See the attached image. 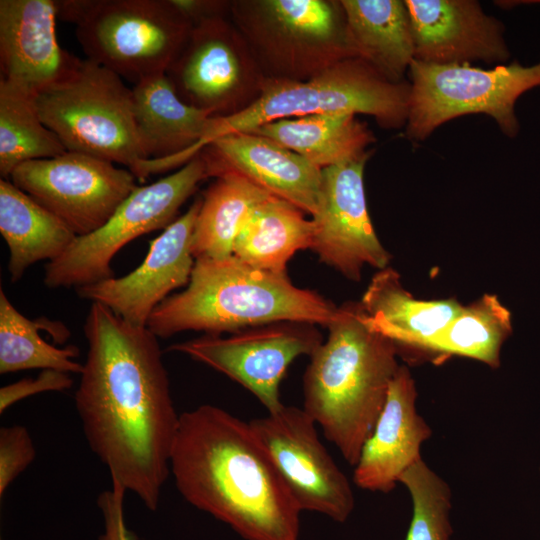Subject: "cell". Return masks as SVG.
<instances>
[{"label":"cell","mask_w":540,"mask_h":540,"mask_svg":"<svg viewBox=\"0 0 540 540\" xmlns=\"http://www.w3.org/2000/svg\"><path fill=\"white\" fill-rule=\"evenodd\" d=\"M83 329L88 352L75 406L88 445L111 482L156 511L180 420L158 337L96 302Z\"/></svg>","instance_id":"obj_1"},{"label":"cell","mask_w":540,"mask_h":540,"mask_svg":"<svg viewBox=\"0 0 540 540\" xmlns=\"http://www.w3.org/2000/svg\"><path fill=\"white\" fill-rule=\"evenodd\" d=\"M170 474L188 503L246 540H298L300 508L249 423L226 410L180 414Z\"/></svg>","instance_id":"obj_2"},{"label":"cell","mask_w":540,"mask_h":540,"mask_svg":"<svg viewBox=\"0 0 540 540\" xmlns=\"http://www.w3.org/2000/svg\"><path fill=\"white\" fill-rule=\"evenodd\" d=\"M327 328L304 373L303 409L355 466L400 367L398 349L366 324L360 302L337 307Z\"/></svg>","instance_id":"obj_3"},{"label":"cell","mask_w":540,"mask_h":540,"mask_svg":"<svg viewBox=\"0 0 540 540\" xmlns=\"http://www.w3.org/2000/svg\"><path fill=\"white\" fill-rule=\"evenodd\" d=\"M336 311L317 292L295 286L287 273L261 270L231 255L196 259L186 288L160 303L146 327L160 338L188 330L232 334L282 321L327 327Z\"/></svg>","instance_id":"obj_4"},{"label":"cell","mask_w":540,"mask_h":540,"mask_svg":"<svg viewBox=\"0 0 540 540\" xmlns=\"http://www.w3.org/2000/svg\"><path fill=\"white\" fill-rule=\"evenodd\" d=\"M410 99V81L392 82L352 57L308 80L265 79L259 97L247 108L210 119L202 144L278 119L334 112L367 114L383 128L398 129L407 123Z\"/></svg>","instance_id":"obj_5"},{"label":"cell","mask_w":540,"mask_h":540,"mask_svg":"<svg viewBox=\"0 0 540 540\" xmlns=\"http://www.w3.org/2000/svg\"><path fill=\"white\" fill-rule=\"evenodd\" d=\"M86 58L134 84L166 74L193 24L172 0H55Z\"/></svg>","instance_id":"obj_6"},{"label":"cell","mask_w":540,"mask_h":540,"mask_svg":"<svg viewBox=\"0 0 540 540\" xmlns=\"http://www.w3.org/2000/svg\"><path fill=\"white\" fill-rule=\"evenodd\" d=\"M229 14L265 79L304 81L355 57L341 1H231Z\"/></svg>","instance_id":"obj_7"},{"label":"cell","mask_w":540,"mask_h":540,"mask_svg":"<svg viewBox=\"0 0 540 540\" xmlns=\"http://www.w3.org/2000/svg\"><path fill=\"white\" fill-rule=\"evenodd\" d=\"M36 104L43 123L68 152L124 165L138 178L148 158L136 127L132 89L119 75L82 59L69 77L40 93Z\"/></svg>","instance_id":"obj_8"},{"label":"cell","mask_w":540,"mask_h":540,"mask_svg":"<svg viewBox=\"0 0 540 540\" xmlns=\"http://www.w3.org/2000/svg\"><path fill=\"white\" fill-rule=\"evenodd\" d=\"M408 72L411 99L405 134L413 142L424 141L445 122L478 113L493 118L504 135L515 138L520 132L516 101L540 87V61L484 69L413 60Z\"/></svg>","instance_id":"obj_9"},{"label":"cell","mask_w":540,"mask_h":540,"mask_svg":"<svg viewBox=\"0 0 540 540\" xmlns=\"http://www.w3.org/2000/svg\"><path fill=\"white\" fill-rule=\"evenodd\" d=\"M206 178L207 166L199 153L178 171L137 186L101 228L77 236L60 257L46 263L44 284L76 289L113 277L114 256L132 240L167 228Z\"/></svg>","instance_id":"obj_10"},{"label":"cell","mask_w":540,"mask_h":540,"mask_svg":"<svg viewBox=\"0 0 540 540\" xmlns=\"http://www.w3.org/2000/svg\"><path fill=\"white\" fill-rule=\"evenodd\" d=\"M166 75L181 100L212 117L247 108L265 81L244 37L226 17L194 25Z\"/></svg>","instance_id":"obj_11"},{"label":"cell","mask_w":540,"mask_h":540,"mask_svg":"<svg viewBox=\"0 0 540 540\" xmlns=\"http://www.w3.org/2000/svg\"><path fill=\"white\" fill-rule=\"evenodd\" d=\"M9 179L61 219L76 236L101 228L137 187L129 170L68 151L22 163Z\"/></svg>","instance_id":"obj_12"},{"label":"cell","mask_w":540,"mask_h":540,"mask_svg":"<svg viewBox=\"0 0 540 540\" xmlns=\"http://www.w3.org/2000/svg\"><path fill=\"white\" fill-rule=\"evenodd\" d=\"M301 511L344 522L355 505L351 484L302 408L282 405L248 422Z\"/></svg>","instance_id":"obj_13"},{"label":"cell","mask_w":540,"mask_h":540,"mask_svg":"<svg viewBox=\"0 0 540 540\" xmlns=\"http://www.w3.org/2000/svg\"><path fill=\"white\" fill-rule=\"evenodd\" d=\"M323 342L316 325L282 321L244 329L227 337L204 334L176 343L169 351L183 353L242 385L267 409L278 410L280 383L289 365Z\"/></svg>","instance_id":"obj_14"},{"label":"cell","mask_w":540,"mask_h":540,"mask_svg":"<svg viewBox=\"0 0 540 540\" xmlns=\"http://www.w3.org/2000/svg\"><path fill=\"white\" fill-rule=\"evenodd\" d=\"M368 157L322 169L310 249L319 261L359 281L364 265L388 267L389 252L379 241L368 213L364 167Z\"/></svg>","instance_id":"obj_15"},{"label":"cell","mask_w":540,"mask_h":540,"mask_svg":"<svg viewBox=\"0 0 540 540\" xmlns=\"http://www.w3.org/2000/svg\"><path fill=\"white\" fill-rule=\"evenodd\" d=\"M202 197L150 243L139 267L122 277L76 288L83 299L100 303L126 322L146 327L155 310L170 293L189 283L195 258L191 251L195 222Z\"/></svg>","instance_id":"obj_16"},{"label":"cell","mask_w":540,"mask_h":540,"mask_svg":"<svg viewBox=\"0 0 540 540\" xmlns=\"http://www.w3.org/2000/svg\"><path fill=\"white\" fill-rule=\"evenodd\" d=\"M414 60L433 64L502 65L511 56L505 26L474 0H405Z\"/></svg>","instance_id":"obj_17"},{"label":"cell","mask_w":540,"mask_h":540,"mask_svg":"<svg viewBox=\"0 0 540 540\" xmlns=\"http://www.w3.org/2000/svg\"><path fill=\"white\" fill-rule=\"evenodd\" d=\"M55 0H0L1 78L38 96L81 63L56 38Z\"/></svg>","instance_id":"obj_18"},{"label":"cell","mask_w":540,"mask_h":540,"mask_svg":"<svg viewBox=\"0 0 540 540\" xmlns=\"http://www.w3.org/2000/svg\"><path fill=\"white\" fill-rule=\"evenodd\" d=\"M200 153L208 177L236 174L306 214L316 213L322 169L270 139L233 133L214 139Z\"/></svg>","instance_id":"obj_19"},{"label":"cell","mask_w":540,"mask_h":540,"mask_svg":"<svg viewBox=\"0 0 540 540\" xmlns=\"http://www.w3.org/2000/svg\"><path fill=\"white\" fill-rule=\"evenodd\" d=\"M416 400L415 380L407 366H400L354 466L353 482L359 488L388 493L404 471L422 459L420 448L432 429L417 412Z\"/></svg>","instance_id":"obj_20"},{"label":"cell","mask_w":540,"mask_h":540,"mask_svg":"<svg viewBox=\"0 0 540 540\" xmlns=\"http://www.w3.org/2000/svg\"><path fill=\"white\" fill-rule=\"evenodd\" d=\"M132 101L148 160L182 157L188 163L204 148L202 141L211 114L181 100L166 74L134 84Z\"/></svg>","instance_id":"obj_21"},{"label":"cell","mask_w":540,"mask_h":540,"mask_svg":"<svg viewBox=\"0 0 540 540\" xmlns=\"http://www.w3.org/2000/svg\"><path fill=\"white\" fill-rule=\"evenodd\" d=\"M360 305L366 324L391 340L398 353L399 349L423 351L463 308L456 299H415L390 267L372 277Z\"/></svg>","instance_id":"obj_22"},{"label":"cell","mask_w":540,"mask_h":540,"mask_svg":"<svg viewBox=\"0 0 540 540\" xmlns=\"http://www.w3.org/2000/svg\"><path fill=\"white\" fill-rule=\"evenodd\" d=\"M355 57L388 80H405L414 60L409 12L400 0H341Z\"/></svg>","instance_id":"obj_23"},{"label":"cell","mask_w":540,"mask_h":540,"mask_svg":"<svg viewBox=\"0 0 540 540\" xmlns=\"http://www.w3.org/2000/svg\"><path fill=\"white\" fill-rule=\"evenodd\" d=\"M251 133L263 136L324 169L369 157L375 137L355 114L334 112L283 118Z\"/></svg>","instance_id":"obj_24"},{"label":"cell","mask_w":540,"mask_h":540,"mask_svg":"<svg viewBox=\"0 0 540 540\" xmlns=\"http://www.w3.org/2000/svg\"><path fill=\"white\" fill-rule=\"evenodd\" d=\"M0 233L9 249L11 282L20 280L33 264L60 257L77 237L61 219L3 178Z\"/></svg>","instance_id":"obj_25"},{"label":"cell","mask_w":540,"mask_h":540,"mask_svg":"<svg viewBox=\"0 0 540 540\" xmlns=\"http://www.w3.org/2000/svg\"><path fill=\"white\" fill-rule=\"evenodd\" d=\"M313 232L312 220L301 209L270 196L238 234L233 255L252 267L283 274L297 251L310 249Z\"/></svg>","instance_id":"obj_26"},{"label":"cell","mask_w":540,"mask_h":540,"mask_svg":"<svg viewBox=\"0 0 540 540\" xmlns=\"http://www.w3.org/2000/svg\"><path fill=\"white\" fill-rule=\"evenodd\" d=\"M271 194L236 174L217 177L202 196L191 242L193 257L233 255L235 240L255 209Z\"/></svg>","instance_id":"obj_27"},{"label":"cell","mask_w":540,"mask_h":540,"mask_svg":"<svg viewBox=\"0 0 540 540\" xmlns=\"http://www.w3.org/2000/svg\"><path fill=\"white\" fill-rule=\"evenodd\" d=\"M512 333V315L496 295L484 294L425 345L423 351L440 357L457 355L491 368L500 365V350Z\"/></svg>","instance_id":"obj_28"},{"label":"cell","mask_w":540,"mask_h":540,"mask_svg":"<svg viewBox=\"0 0 540 540\" xmlns=\"http://www.w3.org/2000/svg\"><path fill=\"white\" fill-rule=\"evenodd\" d=\"M35 95L0 78V175L9 179L22 163L67 152L42 121Z\"/></svg>","instance_id":"obj_29"},{"label":"cell","mask_w":540,"mask_h":540,"mask_svg":"<svg viewBox=\"0 0 540 540\" xmlns=\"http://www.w3.org/2000/svg\"><path fill=\"white\" fill-rule=\"evenodd\" d=\"M40 325L21 314L0 289V373L52 369L81 374L83 364L74 360L79 349L49 344L38 332Z\"/></svg>","instance_id":"obj_30"},{"label":"cell","mask_w":540,"mask_h":540,"mask_svg":"<svg viewBox=\"0 0 540 540\" xmlns=\"http://www.w3.org/2000/svg\"><path fill=\"white\" fill-rule=\"evenodd\" d=\"M409 491L413 516L406 540H449L451 489L423 459L410 466L399 478Z\"/></svg>","instance_id":"obj_31"},{"label":"cell","mask_w":540,"mask_h":540,"mask_svg":"<svg viewBox=\"0 0 540 540\" xmlns=\"http://www.w3.org/2000/svg\"><path fill=\"white\" fill-rule=\"evenodd\" d=\"M36 457L28 430L22 425L0 429V497Z\"/></svg>","instance_id":"obj_32"},{"label":"cell","mask_w":540,"mask_h":540,"mask_svg":"<svg viewBox=\"0 0 540 540\" xmlns=\"http://www.w3.org/2000/svg\"><path fill=\"white\" fill-rule=\"evenodd\" d=\"M72 385L70 373L52 369L43 370L36 378H25L0 389V413L26 397L41 392L64 391L70 389Z\"/></svg>","instance_id":"obj_33"},{"label":"cell","mask_w":540,"mask_h":540,"mask_svg":"<svg viewBox=\"0 0 540 540\" xmlns=\"http://www.w3.org/2000/svg\"><path fill=\"white\" fill-rule=\"evenodd\" d=\"M126 489L117 482L99 494L97 499L104 519V532L98 540H137L134 533L127 529L124 518V497Z\"/></svg>","instance_id":"obj_34"},{"label":"cell","mask_w":540,"mask_h":540,"mask_svg":"<svg viewBox=\"0 0 540 540\" xmlns=\"http://www.w3.org/2000/svg\"><path fill=\"white\" fill-rule=\"evenodd\" d=\"M173 4L194 25L205 20L225 17L230 11V2L215 0H172Z\"/></svg>","instance_id":"obj_35"},{"label":"cell","mask_w":540,"mask_h":540,"mask_svg":"<svg viewBox=\"0 0 540 540\" xmlns=\"http://www.w3.org/2000/svg\"><path fill=\"white\" fill-rule=\"evenodd\" d=\"M539 4L540 1H496L495 4L502 8H512L523 4Z\"/></svg>","instance_id":"obj_36"}]
</instances>
